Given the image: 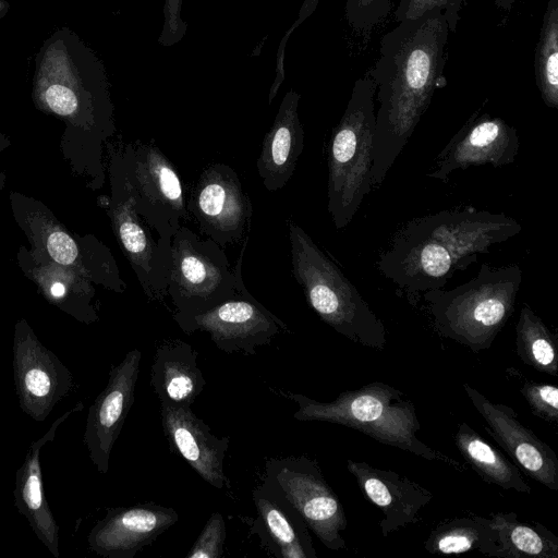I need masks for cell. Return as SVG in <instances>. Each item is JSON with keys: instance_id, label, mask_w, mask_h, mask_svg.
Wrapping results in <instances>:
<instances>
[{"instance_id": "obj_18", "label": "cell", "mask_w": 558, "mask_h": 558, "mask_svg": "<svg viewBox=\"0 0 558 558\" xmlns=\"http://www.w3.org/2000/svg\"><path fill=\"white\" fill-rule=\"evenodd\" d=\"M463 388L498 445L531 478L557 490L558 458L553 448L524 426L511 407L493 402L469 384Z\"/></svg>"}, {"instance_id": "obj_7", "label": "cell", "mask_w": 558, "mask_h": 558, "mask_svg": "<svg viewBox=\"0 0 558 558\" xmlns=\"http://www.w3.org/2000/svg\"><path fill=\"white\" fill-rule=\"evenodd\" d=\"M376 85L369 73L355 80L347 108L329 142L327 210L345 228L373 189Z\"/></svg>"}, {"instance_id": "obj_3", "label": "cell", "mask_w": 558, "mask_h": 558, "mask_svg": "<svg viewBox=\"0 0 558 558\" xmlns=\"http://www.w3.org/2000/svg\"><path fill=\"white\" fill-rule=\"evenodd\" d=\"M521 230L504 213L472 207L441 210L402 225L375 265L415 305L425 292L441 289L457 271L477 263L480 254Z\"/></svg>"}, {"instance_id": "obj_6", "label": "cell", "mask_w": 558, "mask_h": 558, "mask_svg": "<svg viewBox=\"0 0 558 558\" xmlns=\"http://www.w3.org/2000/svg\"><path fill=\"white\" fill-rule=\"evenodd\" d=\"M292 275L308 306L338 333L363 347L384 350V323L340 268L305 230L288 221Z\"/></svg>"}, {"instance_id": "obj_35", "label": "cell", "mask_w": 558, "mask_h": 558, "mask_svg": "<svg viewBox=\"0 0 558 558\" xmlns=\"http://www.w3.org/2000/svg\"><path fill=\"white\" fill-rule=\"evenodd\" d=\"M462 2L463 0H400L395 11V19L398 22L415 19L427 11L438 9L446 17L449 32L454 33L460 19Z\"/></svg>"}, {"instance_id": "obj_29", "label": "cell", "mask_w": 558, "mask_h": 558, "mask_svg": "<svg viewBox=\"0 0 558 558\" xmlns=\"http://www.w3.org/2000/svg\"><path fill=\"white\" fill-rule=\"evenodd\" d=\"M424 546L430 554L478 551L490 557L496 556L498 547L489 519L477 514L441 522L430 532Z\"/></svg>"}, {"instance_id": "obj_34", "label": "cell", "mask_w": 558, "mask_h": 558, "mask_svg": "<svg viewBox=\"0 0 558 558\" xmlns=\"http://www.w3.org/2000/svg\"><path fill=\"white\" fill-rule=\"evenodd\" d=\"M226 541V523L219 511L211 513L186 558H220Z\"/></svg>"}, {"instance_id": "obj_33", "label": "cell", "mask_w": 558, "mask_h": 558, "mask_svg": "<svg viewBox=\"0 0 558 558\" xmlns=\"http://www.w3.org/2000/svg\"><path fill=\"white\" fill-rule=\"evenodd\" d=\"M391 10V0H347L344 7L349 25L366 34L384 21Z\"/></svg>"}, {"instance_id": "obj_13", "label": "cell", "mask_w": 558, "mask_h": 558, "mask_svg": "<svg viewBox=\"0 0 558 558\" xmlns=\"http://www.w3.org/2000/svg\"><path fill=\"white\" fill-rule=\"evenodd\" d=\"M248 235L242 242L234 270L235 293L213 308L178 323L187 335L202 330L210 336L216 347L226 352L255 354L256 348L268 344L275 336L288 330L287 325L259 303L246 289L242 277V263Z\"/></svg>"}, {"instance_id": "obj_32", "label": "cell", "mask_w": 558, "mask_h": 558, "mask_svg": "<svg viewBox=\"0 0 558 558\" xmlns=\"http://www.w3.org/2000/svg\"><path fill=\"white\" fill-rule=\"evenodd\" d=\"M509 369L518 378L520 392L529 404L531 412L545 422L557 426L558 388L555 385L529 380L517 369Z\"/></svg>"}, {"instance_id": "obj_38", "label": "cell", "mask_w": 558, "mask_h": 558, "mask_svg": "<svg viewBox=\"0 0 558 558\" xmlns=\"http://www.w3.org/2000/svg\"><path fill=\"white\" fill-rule=\"evenodd\" d=\"M495 4L502 10H510L517 0H494Z\"/></svg>"}, {"instance_id": "obj_20", "label": "cell", "mask_w": 558, "mask_h": 558, "mask_svg": "<svg viewBox=\"0 0 558 558\" xmlns=\"http://www.w3.org/2000/svg\"><path fill=\"white\" fill-rule=\"evenodd\" d=\"M163 434L169 447L208 484L217 489L230 488L223 461L230 437H217L191 407L160 403Z\"/></svg>"}, {"instance_id": "obj_31", "label": "cell", "mask_w": 558, "mask_h": 558, "mask_svg": "<svg viewBox=\"0 0 558 558\" xmlns=\"http://www.w3.org/2000/svg\"><path fill=\"white\" fill-rule=\"evenodd\" d=\"M535 82L544 104L558 109V0H548L535 48Z\"/></svg>"}, {"instance_id": "obj_5", "label": "cell", "mask_w": 558, "mask_h": 558, "mask_svg": "<svg viewBox=\"0 0 558 558\" xmlns=\"http://www.w3.org/2000/svg\"><path fill=\"white\" fill-rule=\"evenodd\" d=\"M522 283L518 264H483L474 278L422 298L435 330L474 353L487 350L511 317Z\"/></svg>"}, {"instance_id": "obj_37", "label": "cell", "mask_w": 558, "mask_h": 558, "mask_svg": "<svg viewBox=\"0 0 558 558\" xmlns=\"http://www.w3.org/2000/svg\"><path fill=\"white\" fill-rule=\"evenodd\" d=\"M320 0H304L299 14L296 16V20L292 23V25L289 27V29L284 33L282 39L279 43V47L276 54V75L274 83L270 86L269 96H268V102L271 104L272 99L277 95L281 84L284 81V51L286 46L288 43V39L292 35V33L298 28L307 17H310L313 12L316 10L318 3Z\"/></svg>"}, {"instance_id": "obj_39", "label": "cell", "mask_w": 558, "mask_h": 558, "mask_svg": "<svg viewBox=\"0 0 558 558\" xmlns=\"http://www.w3.org/2000/svg\"><path fill=\"white\" fill-rule=\"evenodd\" d=\"M10 145V138L5 134L0 133V151L4 150Z\"/></svg>"}, {"instance_id": "obj_28", "label": "cell", "mask_w": 558, "mask_h": 558, "mask_svg": "<svg viewBox=\"0 0 558 558\" xmlns=\"http://www.w3.org/2000/svg\"><path fill=\"white\" fill-rule=\"evenodd\" d=\"M488 519L497 535L495 557L558 558V538L543 524L523 523L514 512H496Z\"/></svg>"}, {"instance_id": "obj_40", "label": "cell", "mask_w": 558, "mask_h": 558, "mask_svg": "<svg viewBox=\"0 0 558 558\" xmlns=\"http://www.w3.org/2000/svg\"><path fill=\"white\" fill-rule=\"evenodd\" d=\"M9 3L4 0H0V20L5 15V13L9 11Z\"/></svg>"}, {"instance_id": "obj_10", "label": "cell", "mask_w": 558, "mask_h": 558, "mask_svg": "<svg viewBox=\"0 0 558 558\" xmlns=\"http://www.w3.org/2000/svg\"><path fill=\"white\" fill-rule=\"evenodd\" d=\"M121 151L134 208L170 252L175 231L191 221L181 178L153 141L121 144Z\"/></svg>"}, {"instance_id": "obj_27", "label": "cell", "mask_w": 558, "mask_h": 558, "mask_svg": "<svg viewBox=\"0 0 558 558\" xmlns=\"http://www.w3.org/2000/svg\"><path fill=\"white\" fill-rule=\"evenodd\" d=\"M453 439L461 456L485 482L531 494L532 489L518 466L466 423L458 425Z\"/></svg>"}, {"instance_id": "obj_36", "label": "cell", "mask_w": 558, "mask_h": 558, "mask_svg": "<svg viewBox=\"0 0 558 558\" xmlns=\"http://www.w3.org/2000/svg\"><path fill=\"white\" fill-rule=\"evenodd\" d=\"M183 0H165L163 23L158 43L170 47L182 40L187 31V23L181 16Z\"/></svg>"}, {"instance_id": "obj_23", "label": "cell", "mask_w": 558, "mask_h": 558, "mask_svg": "<svg viewBox=\"0 0 558 558\" xmlns=\"http://www.w3.org/2000/svg\"><path fill=\"white\" fill-rule=\"evenodd\" d=\"M300 99L295 90L286 93L262 143L256 168L264 187L269 192L286 186L303 151L304 129L298 111Z\"/></svg>"}, {"instance_id": "obj_4", "label": "cell", "mask_w": 558, "mask_h": 558, "mask_svg": "<svg viewBox=\"0 0 558 558\" xmlns=\"http://www.w3.org/2000/svg\"><path fill=\"white\" fill-rule=\"evenodd\" d=\"M286 396L298 404L293 414L298 421L344 425L384 445L445 463L458 472L465 471L463 464L420 439L421 423L414 404L402 391L386 383L374 381L356 390L343 391L329 402L295 392H287Z\"/></svg>"}, {"instance_id": "obj_8", "label": "cell", "mask_w": 558, "mask_h": 558, "mask_svg": "<svg viewBox=\"0 0 558 558\" xmlns=\"http://www.w3.org/2000/svg\"><path fill=\"white\" fill-rule=\"evenodd\" d=\"M17 226L25 233L31 251L57 265L73 269L107 290L123 293L126 284L109 250L94 235L80 236L69 231L48 207L34 197L10 194Z\"/></svg>"}, {"instance_id": "obj_9", "label": "cell", "mask_w": 558, "mask_h": 558, "mask_svg": "<svg viewBox=\"0 0 558 558\" xmlns=\"http://www.w3.org/2000/svg\"><path fill=\"white\" fill-rule=\"evenodd\" d=\"M236 275L223 248L185 225L175 231L170 250L167 295L179 322L206 312L235 293Z\"/></svg>"}, {"instance_id": "obj_25", "label": "cell", "mask_w": 558, "mask_h": 558, "mask_svg": "<svg viewBox=\"0 0 558 558\" xmlns=\"http://www.w3.org/2000/svg\"><path fill=\"white\" fill-rule=\"evenodd\" d=\"M197 359V351L181 339H165L157 345L150 385L160 403L172 407L194 403L206 386Z\"/></svg>"}, {"instance_id": "obj_26", "label": "cell", "mask_w": 558, "mask_h": 558, "mask_svg": "<svg viewBox=\"0 0 558 558\" xmlns=\"http://www.w3.org/2000/svg\"><path fill=\"white\" fill-rule=\"evenodd\" d=\"M258 513V529L266 546L282 558H316L315 549L302 518L265 485L253 492Z\"/></svg>"}, {"instance_id": "obj_1", "label": "cell", "mask_w": 558, "mask_h": 558, "mask_svg": "<svg viewBox=\"0 0 558 558\" xmlns=\"http://www.w3.org/2000/svg\"><path fill=\"white\" fill-rule=\"evenodd\" d=\"M449 27L433 9L403 20L380 39L379 57L368 72L376 85L372 181L383 184L408 144L437 88L446 85L445 50Z\"/></svg>"}, {"instance_id": "obj_22", "label": "cell", "mask_w": 558, "mask_h": 558, "mask_svg": "<svg viewBox=\"0 0 558 558\" xmlns=\"http://www.w3.org/2000/svg\"><path fill=\"white\" fill-rule=\"evenodd\" d=\"M83 408L84 404L77 402L59 416L39 439L33 441L15 474L13 494L16 509L26 518L33 532L54 558L60 557L59 526L45 496L40 453L44 446L54 439L58 427Z\"/></svg>"}, {"instance_id": "obj_2", "label": "cell", "mask_w": 558, "mask_h": 558, "mask_svg": "<svg viewBox=\"0 0 558 558\" xmlns=\"http://www.w3.org/2000/svg\"><path fill=\"white\" fill-rule=\"evenodd\" d=\"M35 106L65 124L61 149L72 169L104 186V149L116 132L114 107L102 62L72 31H57L36 57Z\"/></svg>"}, {"instance_id": "obj_15", "label": "cell", "mask_w": 558, "mask_h": 558, "mask_svg": "<svg viewBox=\"0 0 558 558\" xmlns=\"http://www.w3.org/2000/svg\"><path fill=\"white\" fill-rule=\"evenodd\" d=\"M13 377L20 408L36 422L45 421L73 385L70 369L24 318L14 326Z\"/></svg>"}, {"instance_id": "obj_14", "label": "cell", "mask_w": 558, "mask_h": 558, "mask_svg": "<svg viewBox=\"0 0 558 558\" xmlns=\"http://www.w3.org/2000/svg\"><path fill=\"white\" fill-rule=\"evenodd\" d=\"M186 207L199 231L222 248L248 235L252 203L240 177L226 163L215 162L203 169Z\"/></svg>"}, {"instance_id": "obj_30", "label": "cell", "mask_w": 558, "mask_h": 558, "mask_svg": "<svg viewBox=\"0 0 558 558\" xmlns=\"http://www.w3.org/2000/svg\"><path fill=\"white\" fill-rule=\"evenodd\" d=\"M558 338L539 316L524 304L515 325V351L520 360L539 373L558 376Z\"/></svg>"}, {"instance_id": "obj_17", "label": "cell", "mask_w": 558, "mask_h": 558, "mask_svg": "<svg viewBox=\"0 0 558 558\" xmlns=\"http://www.w3.org/2000/svg\"><path fill=\"white\" fill-rule=\"evenodd\" d=\"M142 353L133 349L109 372L105 389L88 409L84 445L96 470L106 474L116 440L134 403Z\"/></svg>"}, {"instance_id": "obj_21", "label": "cell", "mask_w": 558, "mask_h": 558, "mask_svg": "<svg viewBox=\"0 0 558 558\" xmlns=\"http://www.w3.org/2000/svg\"><path fill=\"white\" fill-rule=\"evenodd\" d=\"M364 496L383 513L381 534L388 536L400 527L418 522L421 510L432 500V493L391 470L374 468L362 461L347 460Z\"/></svg>"}, {"instance_id": "obj_12", "label": "cell", "mask_w": 558, "mask_h": 558, "mask_svg": "<svg viewBox=\"0 0 558 558\" xmlns=\"http://www.w3.org/2000/svg\"><path fill=\"white\" fill-rule=\"evenodd\" d=\"M264 485L302 518L325 547L345 548L342 532L348 521L343 506L317 461L305 456L269 459Z\"/></svg>"}, {"instance_id": "obj_19", "label": "cell", "mask_w": 558, "mask_h": 558, "mask_svg": "<svg viewBox=\"0 0 558 558\" xmlns=\"http://www.w3.org/2000/svg\"><path fill=\"white\" fill-rule=\"evenodd\" d=\"M178 520L173 508L154 502L108 508L90 530L88 547L106 558H133Z\"/></svg>"}, {"instance_id": "obj_16", "label": "cell", "mask_w": 558, "mask_h": 558, "mask_svg": "<svg viewBox=\"0 0 558 558\" xmlns=\"http://www.w3.org/2000/svg\"><path fill=\"white\" fill-rule=\"evenodd\" d=\"M519 146L514 126L501 118L476 111L437 155L427 177L446 182L458 169L510 165L515 160Z\"/></svg>"}, {"instance_id": "obj_24", "label": "cell", "mask_w": 558, "mask_h": 558, "mask_svg": "<svg viewBox=\"0 0 558 558\" xmlns=\"http://www.w3.org/2000/svg\"><path fill=\"white\" fill-rule=\"evenodd\" d=\"M17 264L39 289L44 298L83 324L98 320L94 306V283L77 271L49 262L21 246Z\"/></svg>"}, {"instance_id": "obj_11", "label": "cell", "mask_w": 558, "mask_h": 558, "mask_svg": "<svg viewBox=\"0 0 558 558\" xmlns=\"http://www.w3.org/2000/svg\"><path fill=\"white\" fill-rule=\"evenodd\" d=\"M108 178L110 195L101 206L120 248L132 267L144 294L150 301L161 302L167 296L170 252L163 250L151 235V229L134 208V198L126 178L121 144L108 143Z\"/></svg>"}]
</instances>
